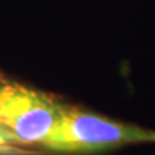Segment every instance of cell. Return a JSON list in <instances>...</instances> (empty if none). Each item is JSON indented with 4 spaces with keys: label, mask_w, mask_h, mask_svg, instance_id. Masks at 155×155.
<instances>
[{
    "label": "cell",
    "mask_w": 155,
    "mask_h": 155,
    "mask_svg": "<svg viewBox=\"0 0 155 155\" xmlns=\"http://www.w3.org/2000/svg\"><path fill=\"white\" fill-rule=\"evenodd\" d=\"M5 81H6V79H5V78H3V76H2V75H0V85H2V83L5 82Z\"/></svg>",
    "instance_id": "obj_4"
},
{
    "label": "cell",
    "mask_w": 155,
    "mask_h": 155,
    "mask_svg": "<svg viewBox=\"0 0 155 155\" xmlns=\"http://www.w3.org/2000/svg\"><path fill=\"white\" fill-rule=\"evenodd\" d=\"M0 155H39V152L23 150L22 147L16 145L9 134L0 128Z\"/></svg>",
    "instance_id": "obj_3"
},
{
    "label": "cell",
    "mask_w": 155,
    "mask_h": 155,
    "mask_svg": "<svg viewBox=\"0 0 155 155\" xmlns=\"http://www.w3.org/2000/svg\"><path fill=\"white\" fill-rule=\"evenodd\" d=\"M142 142H155V131L63 104L56 127L40 147L61 154H94Z\"/></svg>",
    "instance_id": "obj_1"
},
{
    "label": "cell",
    "mask_w": 155,
    "mask_h": 155,
    "mask_svg": "<svg viewBox=\"0 0 155 155\" xmlns=\"http://www.w3.org/2000/svg\"><path fill=\"white\" fill-rule=\"evenodd\" d=\"M63 104L52 96L6 79L0 85V128L19 147L40 145L59 121Z\"/></svg>",
    "instance_id": "obj_2"
}]
</instances>
